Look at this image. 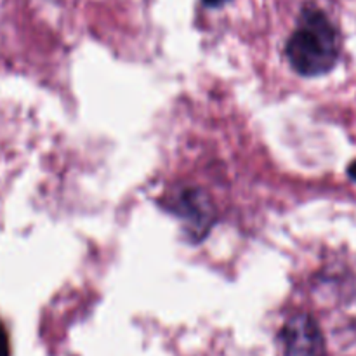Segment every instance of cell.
Wrapping results in <instances>:
<instances>
[{"label":"cell","instance_id":"obj_3","mask_svg":"<svg viewBox=\"0 0 356 356\" xmlns=\"http://www.w3.org/2000/svg\"><path fill=\"white\" fill-rule=\"evenodd\" d=\"M10 348H9V337H7L6 329L0 323V356H9Z\"/></svg>","mask_w":356,"mask_h":356},{"label":"cell","instance_id":"obj_5","mask_svg":"<svg viewBox=\"0 0 356 356\" xmlns=\"http://www.w3.org/2000/svg\"><path fill=\"white\" fill-rule=\"evenodd\" d=\"M348 176H350L351 179H353L356 183V160H355V162H351L350 167H348Z\"/></svg>","mask_w":356,"mask_h":356},{"label":"cell","instance_id":"obj_1","mask_svg":"<svg viewBox=\"0 0 356 356\" xmlns=\"http://www.w3.org/2000/svg\"><path fill=\"white\" fill-rule=\"evenodd\" d=\"M339 52V33L329 16L315 6L302 7L285 47L292 68L302 76L325 75L337 65Z\"/></svg>","mask_w":356,"mask_h":356},{"label":"cell","instance_id":"obj_4","mask_svg":"<svg viewBox=\"0 0 356 356\" xmlns=\"http://www.w3.org/2000/svg\"><path fill=\"white\" fill-rule=\"evenodd\" d=\"M229 0H202L205 7H211V9H216V7H222L225 3H228Z\"/></svg>","mask_w":356,"mask_h":356},{"label":"cell","instance_id":"obj_2","mask_svg":"<svg viewBox=\"0 0 356 356\" xmlns=\"http://www.w3.org/2000/svg\"><path fill=\"white\" fill-rule=\"evenodd\" d=\"M285 356H322L325 350L320 327L312 316L298 315L282 330Z\"/></svg>","mask_w":356,"mask_h":356}]
</instances>
